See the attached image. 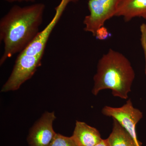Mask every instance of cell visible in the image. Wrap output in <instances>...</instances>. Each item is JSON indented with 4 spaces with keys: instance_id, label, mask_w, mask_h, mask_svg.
<instances>
[{
    "instance_id": "obj_1",
    "label": "cell",
    "mask_w": 146,
    "mask_h": 146,
    "mask_svg": "<svg viewBox=\"0 0 146 146\" xmlns=\"http://www.w3.org/2000/svg\"><path fill=\"white\" fill-rule=\"evenodd\" d=\"M46 5L36 3L25 6L14 5L0 20V41L4 51L2 65L8 58L20 53L37 36L43 23Z\"/></svg>"
},
{
    "instance_id": "obj_2",
    "label": "cell",
    "mask_w": 146,
    "mask_h": 146,
    "mask_svg": "<svg viewBox=\"0 0 146 146\" xmlns=\"http://www.w3.org/2000/svg\"><path fill=\"white\" fill-rule=\"evenodd\" d=\"M68 4L61 0L56 8L51 21L25 49L18 54L13 70L1 92L16 91L34 74L41 66L42 60L50 35L60 20Z\"/></svg>"
},
{
    "instance_id": "obj_3",
    "label": "cell",
    "mask_w": 146,
    "mask_h": 146,
    "mask_svg": "<svg viewBox=\"0 0 146 146\" xmlns=\"http://www.w3.org/2000/svg\"><path fill=\"white\" fill-rule=\"evenodd\" d=\"M135 77V72L127 58L110 49L99 60L92 94L97 96L102 90L110 89L114 96L127 99Z\"/></svg>"
},
{
    "instance_id": "obj_4",
    "label": "cell",
    "mask_w": 146,
    "mask_h": 146,
    "mask_svg": "<svg viewBox=\"0 0 146 146\" xmlns=\"http://www.w3.org/2000/svg\"><path fill=\"white\" fill-rule=\"evenodd\" d=\"M120 0H88L89 15L83 21L84 29L95 36L98 29L115 16Z\"/></svg>"
},
{
    "instance_id": "obj_5",
    "label": "cell",
    "mask_w": 146,
    "mask_h": 146,
    "mask_svg": "<svg viewBox=\"0 0 146 146\" xmlns=\"http://www.w3.org/2000/svg\"><path fill=\"white\" fill-rule=\"evenodd\" d=\"M102 112L103 115L117 120L134 140L139 141L137 138L136 126L143 118V114L139 109L133 107L130 99L128 100L121 107L114 108L106 106L102 108Z\"/></svg>"
},
{
    "instance_id": "obj_6",
    "label": "cell",
    "mask_w": 146,
    "mask_h": 146,
    "mask_svg": "<svg viewBox=\"0 0 146 146\" xmlns=\"http://www.w3.org/2000/svg\"><path fill=\"white\" fill-rule=\"evenodd\" d=\"M54 112H46L30 130L27 137L29 146H49L56 133L53 128Z\"/></svg>"
},
{
    "instance_id": "obj_7",
    "label": "cell",
    "mask_w": 146,
    "mask_h": 146,
    "mask_svg": "<svg viewBox=\"0 0 146 146\" xmlns=\"http://www.w3.org/2000/svg\"><path fill=\"white\" fill-rule=\"evenodd\" d=\"M115 16L123 17L126 22L136 17L146 20V0H120Z\"/></svg>"
},
{
    "instance_id": "obj_8",
    "label": "cell",
    "mask_w": 146,
    "mask_h": 146,
    "mask_svg": "<svg viewBox=\"0 0 146 146\" xmlns=\"http://www.w3.org/2000/svg\"><path fill=\"white\" fill-rule=\"evenodd\" d=\"M72 136L79 146H94L102 139L97 129L79 121H76Z\"/></svg>"
},
{
    "instance_id": "obj_9",
    "label": "cell",
    "mask_w": 146,
    "mask_h": 146,
    "mask_svg": "<svg viewBox=\"0 0 146 146\" xmlns=\"http://www.w3.org/2000/svg\"><path fill=\"white\" fill-rule=\"evenodd\" d=\"M113 119L112 132L106 139L109 146H141L142 143L136 141L125 129Z\"/></svg>"
},
{
    "instance_id": "obj_10",
    "label": "cell",
    "mask_w": 146,
    "mask_h": 146,
    "mask_svg": "<svg viewBox=\"0 0 146 146\" xmlns=\"http://www.w3.org/2000/svg\"><path fill=\"white\" fill-rule=\"evenodd\" d=\"M49 146H79L73 136L68 137L56 133Z\"/></svg>"
},
{
    "instance_id": "obj_11",
    "label": "cell",
    "mask_w": 146,
    "mask_h": 146,
    "mask_svg": "<svg viewBox=\"0 0 146 146\" xmlns=\"http://www.w3.org/2000/svg\"><path fill=\"white\" fill-rule=\"evenodd\" d=\"M141 31V46L143 50L145 56V73L146 75V24H142L140 26Z\"/></svg>"
},
{
    "instance_id": "obj_12",
    "label": "cell",
    "mask_w": 146,
    "mask_h": 146,
    "mask_svg": "<svg viewBox=\"0 0 146 146\" xmlns=\"http://www.w3.org/2000/svg\"><path fill=\"white\" fill-rule=\"evenodd\" d=\"M111 35V33H110L108 29L103 26L98 29L95 36L98 40H104L109 38Z\"/></svg>"
},
{
    "instance_id": "obj_13",
    "label": "cell",
    "mask_w": 146,
    "mask_h": 146,
    "mask_svg": "<svg viewBox=\"0 0 146 146\" xmlns=\"http://www.w3.org/2000/svg\"><path fill=\"white\" fill-rule=\"evenodd\" d=\"M9 3L21 2H34L36 0H3Z\"/></svg>"
},
{
    "instance_id": "obj_14",
    "label": "cell",
    "mask_w": 146,
    "mask_h": 146,
    "mask_svg": "<svg viewBox=\"0 0 146 146\" xmlns=\"http://www.w3.org/2000/svg\"><path fill=\"white\" fill-rule=\"evenodd\" d=\"M94 146H109L106 139H102L98 143Z\"/></svg>"
}]
</instances>
